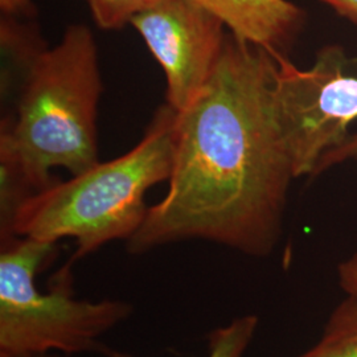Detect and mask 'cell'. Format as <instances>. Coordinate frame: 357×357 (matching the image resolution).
<instances>
[{"label":"cell","mask_w":357,"mask_h":357,"mask_svg":"<svg viewBox=\"0 0 357 357\" xmlns=\"http://www.w3.org/2000/svg\"><path fill=\"white\" fill-rule=\"evenodd\" d=\"M274 73L273 53L227 35L204 89L176 113L168 192L128 240L130 253L190 240L253 257L274 252L296 178L274 102Z\"/></svg>","instance_id":"obj_1"},{"label":"cell","mask_w":357,"mask_h":357,"mask_svg":"<svg viewBox=\"0 0 357 357\" xmlns=\"http://www.w3.org/2000/svg\"><path fill=\"white\" fill-rule=\"evenodd\" d=\"M175 119L169 105L160 106L131 151L31 197L16 215L13 236L52 243L73 238V264L106 243L128 241L150 208L146 193L171 176Z\"/></svg>","instance_id":"obj_2"},{"label":"cell","mask_w":357,"mask_h":357,"mask_svg":"<svg viewBox=\"0 0 357 357\" xmlns=\"http://www.w3.org/2000/svg\"><path fill=\"white\" fill-rule=\"evenodd\" d=\"M101 93L91 31L68 26L60 44L40 56L13 114L1 119L0 137L11 144L38 193L59 181L51 176L54 167L76 176L100 163L96 121Z\"/></svg>","instance_id":"obj_3"},{"label":"cell","mask_w":357,"mask_h":357,"mask_svg":"<svg viewBox=\"0 0 357 357\" xmlns=\"http://www.w3.org/2000/svg\"><path fill=\"white\" fill-rule=\"evenodd\" d=\"M56 257L57 243L19 236L0 243V354L130 357L101 342L132 314L128 302L76 299L70 261L52 277L48 291L36 287V275Z\"/></svg>","instance_id":"obj_4"},{"label":"cell","mask_w":357,"mask_h":357,"mask_svg":"<svg viewBox=\"0 0 357 357\" xmlns=\"http://www.w3.org/2000/svg\"><path fill=\"white\" fill-rule=\"evenodd\" d=\"M274 57V102L294 174L314 176L320 158L344 141L357 119V75L336 45L323 48L307 69L286 54Z\"/></svg>","instance_id":"obj_5"},{"label":"cell","mask_w":357,"mask_h":357,"mask_svg":"<svg viewBox=\"0 0 357 357\" xmlns=\"http://www.w3.org/2000/svg\"><path fill=\"white\" fill-rule=\"evenodd\" d=\"M130 24L166 75L167 105L185 110L216 69L225 24L196 0H151Z\"/></svg>","instance_id":"obj_6"},{"label":"cell","mask_w":357,"mask_h":357,"mask_svg":"<svg viewBox=\"0 0 357 357\" xmlns=\"http://www.w3.org/2000/svg\"><path fill=\"white\" fill-rule=\"evenodd\" d=\"M229 28L230 33L274 54H289L306 13L290 0H196Z\"/></svg>","instance_id":"obj_7"},{"label":"cell","mask_w":357,"mask_h":357,"mask_svg":"<svg viewBox=\"0 0 357 357\" xmlns=\"http://www.w3.org/2000/svg\"><path fill=\"white\" fill-rule=\"evenodd\" d=\"M0 48L1 103L13 102L15 107L33 66L48 48L36 24L6 15L0 19Z\"/></svg>","instance_id":"obj_8"},{"label":"cell","mask_w":357,"mask_h":357,"mask_svg":"<svg viewBox=\"0 0 357 357\" xmlns=\"http://www.w3.org/2000/svg\"><path fill=\"white\" fill-rule=\"evenodd\" d=\"M38 195L22 162L7 139L0 137V243L13 236V222L20 208Z\"/></svg>","instance_id":"obj_9"},{"label":"cell","mask_w":357,"mask_h":357,"mask_svg":"<svg viewBox=\"0 0 357 357\" xmlns=\"http://www.w3.org/2000/svg\"><path fill=\"white\" fill-rule=\"evenodd\" d=\"M296 357H357V299L347 295L333 308L319 340Z\"/></svg>","instance_id":"obj_10"},{"label":"cell","mask_w":357,"mask_h":357,"mask_svg":"<svg viewBox=\"0 0 357 357\" xmlns=\"http://www.w3.org/2000/svg\"><path fill=\"white\" fill-rule=\"evenodd\" d=\"M258 327L255 315H243L208 336L206 357H243Z\"/></svg>","instance_id":"obj_11"},{"label":"cell","mask_w":357,"mask_h":357,"mask_svg":"<svg viewBox=\"0 0 357 357\" xmlns=\"http://www.w3.org/2000/svg\"><path fill=\"white\" fill-rule=\"evenodd\" d=\"M151 0H88L97 26L102 29H121Z\"/></svg>","instance_id":"obj_12"},{"label":"cell","mask_w":357,"mask_h":357,"mask_svg":"<svg viewBox=\"0 0 357 357\" xmlns=\"http://www.w3.org/2000/svg\"><path fill=\"white\" fill-rule=\"evenodd\" d=\"M355 159H357V132L349 134L344 141L340 142L336 147H333L320 158L319 163L315 168L314 176H318L319 174L330 169L332 167L342 165L348 160H355Z\"/></svg>","instance_id":"obj_13"},{"label":"cell","mask_w":357,"mask_h":357,"mask_svg":"<svg viewBox=\"0 0 357 357\" xmlns=\"http://www.w3.org/2000/svg\"><path fill=\"white\" fill-rule=\"evenodd\" d=\"M337 280L342 290L357 299V252L337 266Z\"/></svg>","instance_id":"obj_14"},{"label":"cell","mask_w":357,"mask_h":357,"mask_svg":"<svg viewBox=\"0 0 357 357\" xmlns=\"http://www.w3.org/2000/svg\"><path fill=\"white\" fill-rule=\"evenodd\" d=\"M1 15L19 19H29L36 13V7L32 0H0Z\"/></svg>","instance_id":"obj_15"},{"label":"cell","mask_w":357,"mask_h":357,"mask_svg":"<svg viewBox=\"0 0 357 357\" xmlns=\"http://www.w3.org/2000/svg\"><path fill=\"white\" fill-rule=\"evenodd\" d=\"M339 16L357 24V0H319Z\"/></svg>","instance_id":"obj_16"},{"label":"cell","mask_w":357,"mask_h":357,"mask_svg":"<svg viewBox=\"0 0 357 357\" xmlns=\"http://www.w3.org/2000/svg\"><path fill=\"white\" fill-rule=\"evenodd\" d=\"M0 357H61L54 355L53 352L52 354H41V355H22V356H15V355H4V354H0Z\"/></svg>","instance_id":"obj_17"}]
</instances>
